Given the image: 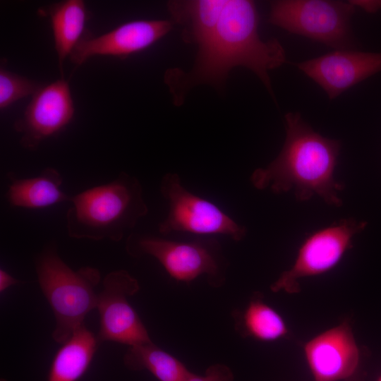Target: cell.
Wrapping results in <instances>:
<instances>
[{"label":"cell","instance_id":"277c9868","mask_svg":"<svg viewBox=\"0 0 381 381\" xmlns=\"http://www.w3.org/2000/svg\"><path fill=\"white\" fill-rule=\"evenodd\" d=\"M35 270L40 287L55 319L52 339L61 345L84 325L86 315L97 308L99 270L90 266L73 270L54 245L46 247L38 255Z\"/></svg>","mask_w":381,"mask_h":381},{"label":"cell","instance_id":"7c38bea8","mask_svg":"<svg viewBox=\"0 0 381 381\" xmlns=\"http://www.w3.org/2000/svg\"><path fill=\"white\" fill-rule=\"evenodd\" d=\"M330 99L381 71V53L335 50L296 64Z\"/></svg>","mask_w":381,"mask_h":381},{"label":"cell","instance_id":"7402d4cb","mask_svg":"<svg viewBox=\"0 0 381 381\" xmlns=\"http://www.w3.org/2000/svg\"><path fill=\"white\" fill-rule=\"evenodd\" d=\"M349 2L355 7H360L368 13H375L381 9V1L354 0L349 1Z\"/></svg>","mask_w":381,"mask_h":381},{"label":"cell","instance_id":"5b68a950","mask_svg":"<svg viewBox=\"0 0 381 381\" xmlns=\"http://www.w3.org/2000/svg\"><path fill=\"white\" fill-rule=\"evenodd\" d=\"M355 8L349 1L279 0L271 3L269 22L336 50L351 49Z\"/></svg>","mask_w":381,"mask_h":381},{"label":"cell","instance_id":"30bf717a","mask_svg":"<svg viewBox=\"0 0 381 381\" xmlns=\"http://www.w3.org/2000/svg\"><path fill=\"white\" fill-rule=\"evenodd\" d=\"M74 111L70 87L63 78L42 86L32 96L23 116L14 123L15 131L21 135V146L37 150L71 121Z\"/></svg>","mask_w":381,"mask_h":381},{"label":"cell","instance_id":"cb8c5ba5","mask_svg":"<svg viewBox=\"0 0 381 381\" xmlns=\"http://www.w3.org/2000/svg\"><path fill=\"white\" fill-rule=\"evenodd\" d=\"M377 381H381V375H380V377L378 378Z\"/></svg>","mask_w":381,"mask_h":381},{"label":"cell","instance_id":"8fae6325","mask_svg":"<svg viewBox=\"0 0 381 381\" xmlns=\"http://www.w3.org/2000/svg\"><path fill=\"white\" fill-rule=\"evenodd\" d=\"M172 25L167 20H135L99 36L85 34L71 53L70 61L79 66L95 56L126 58L151 47L168 34Z\"/></svg>","mask_w":381,"mask_h":381},{"label":"cell","instance_id":"2e32d148","mask_svg":"<svg viewBox=\"0 0 381 381\" xmlns=\"http://www.w3.org/2000/svg\"><path fill=\"white\" fill-rule=\"evenodd\" d=\"M226 1H173L167 6L172 19L183 27V41L200 47L215 31Z\"/></svg>","mask_w":381,"mask_h":381},{"label":"cell","instance_id":"603a6c76","mask_svg":"<svg viewBox=\"0 0 381 381\" xmlns=\"http://www.w3.org/2000/svg\"><path fill=\"white\" fill-rule=\"evenodd\" d=\"M19 281L4 270H0V292L2 293Z\"/></svg>","mask_w":381,"mask_h":381},{"label":"cell","instance_id":"4fadbf2b","mask_svg":"<svg viewBox=\"0 0 381 381\" xmlns=\"http://www.w3.org/2000/svg\"><path fill=\"white\" fill-rule=\"evenodd\" d=\"M304 353L315 381H340L358 371L361 353L351 327L343 322L308 341Z\"/></svg>","mask_w":381,"mask_h":381},{"label":"cell","instance_id":"44dd1931","mask_svg":"<svg viewBox=\"0 0 381 381\" xmlns=\"http://www.w3.org/2000/svg\"><path fill=\"white\" fill-rule=\"evenodd\" d=\"M234 375L231 368L222 363H216L207 368L202 375L191 372L184 381H234Z\"/></svg>","mask_w":381,"mask_h":381},{"label":"cell","instance_id":"ac0fdd59","mask_svg":"<svg viewBox=\"0 0 381 381\" xmlns=\"http://www.w3.org/2000/svg\"><path fill=\"white\" fill-rule=\"evenodd\" d=\"M233 316L236 329L243 337L272 341L289 333L281 315L258 295L250 299L243 311H236Z\"/></svg>","mask_w":381,"mask_h":381},{"label":"cell","instance_id":"5bb4252c","mask_svg":"<svg viewBox=\"0 0 381 381\" xmlns=\"http://www.w3.org/2000/svg\"><path fill=\"white\" fill-rule=\"evenodd\" d=\"M8 178L10 184L6 197L13 207L43 209L71 200V196L61 190L63 177L54 168L47 167L32 178H17L13 173Z\"/></svg>","mask_w":381,"mask_h":381},{"label":"cell","instance_id":"ba28073f","mask_svg":"<svg viewBox=\"0 0 381 381\" xmlns=\"http://www.w3.org/2000/svg\"><path fill=\"white\" fill-rule=\"evenodd\" d=\"M366 226L364 221L343 219L311 234L300 246L292 267L281 274L271 285V290L298 293L301 279L332 269L352 247L353 237Z\"/></svg>","mask_w":381,"mask_h":381},{"label":"cell","instance_id":"9c48e42d","mask_svg":"<svg viewBox=\"0 0 381 381\" xmlns=\"http://www.w3.org/2000/svg\"><path fill=\"white\" fill-rule=\"evenodd\" d=\"M140 290L138 281L124 270H114L103 279L98 294L99 343L115 341L129 346L151 342L147 329L128 298Z\"/></svg>","mask_w":381,"mask_h":381},{"label":"cell","instance_id":"7a4b0ae2","mask_svg":"<svg viewBox=\"0 0 381 381\" xmlns=\"http://www.w3.org/2000/svg\"><path fill=\"white\" fill-rule=\"evenodd\" d=\"M285 120L283 147L268 166L253 171V186L259 190L270 188L277 194L294 188L300 201L317 195L329 205L341 206L339 192L344 185L334 178L340 142L314 131L298 112L286 114Z\"/></svg>","mask_w":381,"mask_h":381},{"label":"cell","instance_id":"ffe728a7","mask_svg":"<svg viewBox=\"0 0 381 381\" xmlns=\"http://www.w3.org/2000/svg\"><path fill=\"white\" fill-rule=\"evenodd\" d=\"M44 85L6 70L0 69V109L4 110L16 101L34 95Z\"/></svg>","mask_w":381,"mask_h":381},{"label":"cell","instance_id":"52a82bcc","mask_svg":"<svg viewBox=\"0 0 381 381\" xmlns=\"http://www.w3.org/2000/svg\"><path fill=\"white\" fill-rule=\"evenodd\" d=\"M160 192L169 206L167 217L158 225L160 234L180 231L201 236L222 234L236 241L246 236L244 226L217 205L187 190L178 174L167 173L163 176Z\"/></svg>","mask_w":381,"mask_h":381},{"label":"cell","instance_id":"d6986e66","mask_svg":"<svg viewBox=\"0 0 381 381\" xmlns=\"http://www.w3.org/2000/svg\"><path fill=\"white\" fill-rule=\"evenodd\" d=\"M123 361L128 369L146 370L159 381H184L190 373L181 361L152 341L129 346Z\"/></svg>","mask_w":381,"mask_h":381},{"label":"cell","instance_id":"6da1fadb","mask_svg":"<svg viewBox=\"0 0 381 381\" xmlns=\"http://www.w3.org/2000/svg\"><path fill=\"white\" fill-rule=\"evenodd\" d=\"M258 21L253 1H226L215 31L198 47L195 64L190 73L181 76L172 71L166 73L165 82L177 103L194 85L205 83L219 88L229 71L236 66L253 71L274 98L268 72L286 62V53L277 39L261 40Z\"/></svg>","mask_w":381,"mask_h":381},{"label":"cell","instance_id":"9a60e30c","mask_svg":"<svg viewBox=\"0 0 381 381\" xmlns=\"http://www.w3.org/2000/svg\"><path fill=\"white\" fill-rule=\"evenodd\" d=\"M38 13L50 18L54 47L62 73L64 60L85 35L87 19L85 4L81 0L62 1L40 8Z\"/></svg>","mask_w":381,"mask_h":381},{"label":"cell","instance_id":"8992f818","mask_svg":"<svg viewBox=\"0 0 381 381\" xmlns=\"http://www.w3.org/2000/svg\"><path fill=\"white\" fill-rule=\"evenodd\" d=\"M128 254L156 258L169 276L179 282H190L205 274L213 286L224 280L225 262L214 238L176 241L150 235L133 234L126 244Z\"/></svg>","mask_w":381,"mask_h":381},{"label":"cell","instance_id":"e0dca14e","mask_svg":"<svg viewBox=\"0 0 381 381\" xmlns=\"http://www.w3.org/2000/svg\"><path fill=\"white\" fill-rule=\"evenodd\" d=\"M98 344L84 325L76 329L56 353L47 381H77L87 370Z\"/></svg>","mask_w":381,"mask_h":381},{"label":"cell","instance_id":"3957f363","mask_svg":"<svg viewBox=\"0 0 381 381\" xmlns=\"http://www.w3.org/2000/svg\"><path fill=\"white\" fill-rule=\"evenodd\" d=\"M69 202L66 227L75 239L119 242L148 213L140 181L126 172L72 195Z\"/></svg>","mask_w":381,"mask_h":381}]
</instances>
